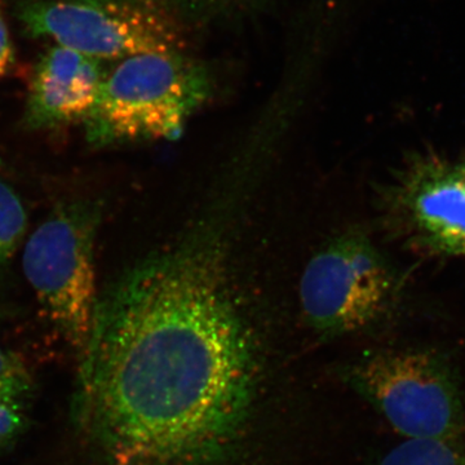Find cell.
I'll return each mask as SVG.
<instances>
[{
  "label": "cell",
  "instance_id": "cell-8",
  "mask_svg": "<svg viewBox=\"0 0 465 465\" xmlns=\"http://www.w3.org/2000/svg\"><path fill=\"white\" fill-rule=\"evenodd\" d=\"M105 74L97 58L54 45L34 69L26 124L33 130H54L84 122L96 104Z\"/></svg>",
  "mask_w": 465,
  "mask_h": 465
},
{
  "label": "cell",
  "instance_id": "cell-1",
  "mask_svg": "<svg viewBox=\"0 0 465 465\" xmlns=\"http://www.w3.org/2000/svg\"><path fill=\"white\" fill-rule=\"evenodd\" d=\"M217 238H193L97 296L76 433L101 465H226L246 436L258 347Z\"/></svg>",
  "mask_w": 465,
  "mask_h": 465
},
{
  "label": "cell",
  "instance_id": "cell-12",
  "mask_svg": "<svg viewBox=\"0 0 465 465\" xmlns=\"http://www.w3.org/2000/svg\"><path fill=\"white\" fill-rule=\"evenodd\" d=\"M32 376L20 358L0 347V401L23 403L32 393Z\"/></svg>",
  "mask_w": 465,
  "mask_h": 465
},
{
  "label": "cell",
  "instance_id": "cell-14",
  "mask_svg": "<svg viewBox=\"0 0 465 465\" xmlns=\"http://www.w3.org/2000/svg\"><path fill=\"white\" fill-rule=\"evenodd\" d=\"M16 64V52H15L14 42L0 5V78L11 73Z\"/></svg>",
  "mask_w": 465,
  "mask_h": 465
},
{
  "label": "cell",
  "instance_id": "cell-7",
  "mask_svg": "<svg viewBox=\"0 0 465 465\" xmlns=\"http://www.w3.org/2000/svg\"><path fill=\"white\" fill-rule=\"evenodd\" d=\"M381 207L391 231L440 255L465 256V163L412 162L385 188Z\"/></svg>",
  "mask_w": 465,
  "mask_h": 465
},
{
  "label": "cell",
  "instance_id": "cell-4",
  "mask_svg": "<svg viewBox=\"0 0 465 465\" xmlns=\"http://www.w3.org/2000/svg\"><path fill=\"white\" fill-rule=\"evenodd\" d=\"M349 379L405 439L458 440L465 427L460 382L448 358L432 349L375 351Z\"/></svg>",
  "mask_w": 465,
  "mask_h": 465
},
{
  "label": "cell",
  "instance_id": "cell-10",
  "mask_svg": "<svg viewBox=\"0 0 465 465\" xmlns=\"http://www.w3.org/2000/svg\"><path fill=\"white\" fill-rule=\"evenodd\" d=\"M27 217L14 189L0 180V272L7 266L25 235Z\"/></svg>",
  "mask_w": 465,
  "mask_h": 465
},
{
  "label": "cell",
  "instance_id": "cell-13",
  "mask_svg": "<svg viewBox=\"0 0 465 465\" xmlns=\"http://www.w3.org/2000/svg\"><path fill=\"white\" fill-rule=\"evenodd\" d=\"M26 424L21 403L0 401V451L18 439Z\"/></svg>",
  "mask_w": 465,
  "mask_h": 465
},
{
  "label": "cell",
  "instance_id": "cell-3",
  "mask_svg": "<svg viewBox=\"0 0 465 465\" xmlns=\"http://www.w3.org/2000/svg\"><path fill=\"white\" fill-rule=\"evenodd\" d=\"M100 207L92 201L60 204L34 231L23 266L45 316L78 351L90 336L96 307L94 242Z\"/></svg>",
  "mask_w": 465,
  "mask_h": 465
},
{
  "label": "cell",
  "instance_id": "cell-11",
  "mask_svg": "<svg viewBox=\"0 0 465 465\" xmlns=\"http://www.w3.org/2000/svg\"><path fill=\"white\" fill-rule=\"evenodd\" d=\"M153 5L182 24L207 23L241 7L244 0H149Z\"/></svg>",
  "mask_w": 465,
  "mask_h": 465
},
{
  "label": "cell",
  "instance_id": "cell-6",
  "mask_svg": "<svg viewBox=\"0 0 465 465\" xmlns=\"http://www.w3.org/2000/svg\"><path fill=\"white\" fill-rule=\"evenodd\" d=\"M399 289L396 272L370 238L349 231L309 260L300 281V302L317 331L344 335L385 316Z\"/></svg>",
  "mask_w": 465,
  "mask_h": 465
},
{
  "label": "cell",
  "instance_id": "cell-5",
  "mask_svg": "<svg viewBox=\"0 0 465 465\" xmlns=\"http://www.w3.org/2000/svg\"><path fill=\"white\" fill-rule=\"evenodd\" d=\"M18 18L43 36L97 60L186 51V29L149 0H21Z\"/></svg>",
  "mask_w": 465,
  "mask_h": 465
},
{
  "label": "cell",
  "instance_id": "cell-9",
  "mask_svg": "<svg viewBox=\"0 0 465 465\" xmlns=\"http://www.w3.org/2000/svg\"><path fill=\"white\" fill-rule=\"evenodd\" d=\"M378 465H465V450L458 440L405 439Z\"/></svg>",
  "mask_w": 465,
  "mask_h": 465
},
{
  "label": "cell",
  "instance_id": "cell-2",
  "mask_svg": "<svg viewBox=\"0 0 465 465\" xmlns=\"http://www.w3.org/2000/svg\"><path fill=\"white\" fill-rule=\"evenodd\" d=\"M213 94L210 70L186 51L124 58L105 74L84 121L88 142L105 146L177 139Z\"/></svg>",
  "mask_w": 465,
  "mask_h": 465
}]
</instances>
